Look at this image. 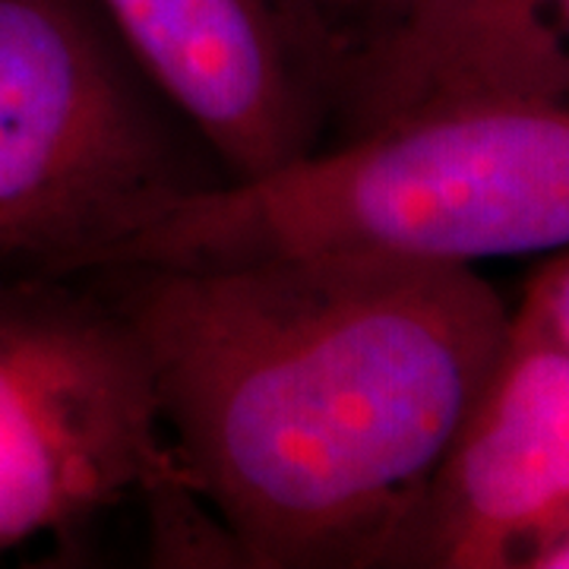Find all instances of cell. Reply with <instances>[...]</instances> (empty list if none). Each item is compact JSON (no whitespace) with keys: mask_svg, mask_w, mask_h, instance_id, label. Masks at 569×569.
<instances>
[{"mask_svg":"<svg viewBox=\"0 0 569 569\" xmlns=\"http://www.w3.org/2000/svg\"><path fill=\"white\" fill-rule=\"evenodd\" d=\"M99 3L228 181L266 178L336 137L348 61L320 0Z\"/></svg>","mask_w":569,"mask_h":569,"instance_id":"5b68a950","label":"cell"},{"mask_svg":"<svg viewBox=\"0 0 569 569\" xmlns=\"http://www.w3.org/2000/svg\"><path fill=\"white\" fill-rule=\"evenodd\" d=\"M187 493L121 313L86 279L0 272V553L130 497Z\"/></svg>","mask_w":569,"mask_h":569,"instance_id":"277c9868","label":"cell"},{"mask_svg":"<svg viewBox=\"0 0 569 569\" xmlns=\"http://www.w3.org/2000/svg\"><path fill=\"white\" fill-rule=\"evenodd\" d=\"M80 279L130 326L183 481L238 567H387L512 326L475 266L370 253Z\"/></svg>","mask_w":569,"mask_h":569,"instance_id":"6da1fadb","label":"cell"},{"mask_svg":"<svg viewBox=\"0 0 569 569\" xmlns=\"http://www.w3.org/2000/svg\"><path fill=\"white\" fill-rule=\"evenodd\" d=\"M569 529V351L509 326L488 387L387 567H526Z\"/></svg>","mask_w":569,"mask_h":569,"instance_id":"8992f818","label":"cell"},{"mask_svg":"<svg viewBox=\"0 0 569 569\" xmlns=\"http://www.w3.org/2000/svg\"><path fill=\"white\" fill-rule=\"evenodd\" d=\"M569 247V92L406 108L253 181L174 206L118 263L370 253L418 263Z\"/></svg>","mask_w":569,"mask_h":569,"instance_id":"7a4b0ae2","label":"cell"},{"mask_svg":"<svg viewBox=\"0 0 569 569\" xmlns=\"http://www.w3.org/2000/svg\"><path fill=\"white\" fill-rule=\"evenodd\" d=\"M563 92L569 0H456L355 80L336 140L440 99Z\"/></svg>","mask_w":569,"mask_h":569,"instance_id":"52a82bcc","label":"cell"},{"mask_svg":"<svg viewBox=\"0 0 569 569\" xmlns=\"http://www.w3.org/2000/svg\"><path fill=\"white\" fill-rule=\"evenodd\" d=\"M512 320L569 351V247L538 269Z\"/></svg>","mask_w":569,"mask_h":569,"instance_id":"9c48e42d","label":"cell"},{"mask_svg":"<svg viewBox=\"0 0 569 569\" xmlns=\"http://www.w3.org/2000/svg\"><path fill=\"white\" fill-rule=\"evenodd\" d=\"M526 567H550V569H569V529L553 535L548 545L535 550Z\"/></svg>","mask_w":569,"mask_h":569,"instance_id":"30bf717a","label":"cell"},{"mask_svg":"<svg viewBox=\"0 0 569 569\" xmlns=\"http://www.w3.org/2000/svg\"><path fill=\"white\" fill-rule=\"evenodd\" d=\"M224 181L99 0H0V272L89 276Z\"/></svg>","mask_w":569,"mask_h":569,"instance_id":"3957f363","label":"cell"},{"mask_svg":"<svg viewBox=\"0 0 569 569\" xmlns=\"http://www.w3.org/2000/svg\"><path fill=\"white\" fill-rule=\"evenodd\" d=\"M452 3L456 0H320L326 20L346 51V96L365 70L383 61L392 48L418 36L425 26L440 20Z\"/></svg>","mask_w":569,"mask_h":569,"instance_id":"ba28073f","label":"cell"}]
</instances>
